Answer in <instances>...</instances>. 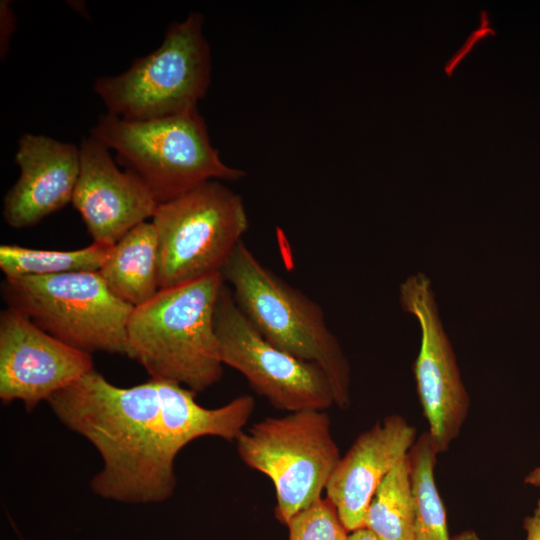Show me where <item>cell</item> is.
<instances>
[{
  "mask_svg": "<svg viewBox=\"0 0 540 540\" xmlns=\"http://www.w3.org/2000/svg\"><path fill=\"white\" fill-rule=\"evenodd\" d=\"M236 449L248 467L272 481L283 524L321 498L341 457L330 418L319 410L258 421L236 439Z\"/></svg>",
  "mask_w": 540,
  "mask_h": 540,
  "instance_id": "8",
  "label": "cell"
},
{
  "mask_svg": "<svg viewBox=\"0 0 540 540\" xmlns=\"http://www.w3.org/2000/svg\"><path fill=\"white\" fill-rule=\"evenodd\" d=\"M120 300L138 307L159 291V248L155 228L146 221L127 232L98 271Z\"/></svg>",
  "mask_w": 540,
  "mask_h": 540,
  "instance_id": "15",
  "label": "cell"
},
{
  "mask_svg": "<svg viewBox=\"0 0 540 540\" xmlns=\"http://www.w3.org/2000/svg\"><path fill=\"white\" fill-rule=\"evenodd\" d=\"M527 485L540 487V465L531 470L524 478Z\"/></svg>",
  "mask_w": 540,
  "mask_h": 540,
  "instance_id": "24",
  "label": "cell"
},
{
  "mask_svg": "<svg viewBox=\"0 0 540 540\" xmlns=\"http://www.w3.org/2000/svg\"><path fill=\"white\" fill-rule=\"evenodd\" d=\"M79 149L80 172L71 203L93 242L114 245L152 218L159 204L138 175L118 168L102 143L85 137Z\"/></svg>",
  "mask_w": 540,
  "mask_h": 540,
  "instance_id": "12",
  "label": "cell"
},
{
  "mask_svg": "<svg viewBox=\"0 0 540 540\" xmlns=\"http://www.w3.org/2000/svg\"><path fill=\"white\" fill-rule=\"evenodd\" d=\"M1 295L7 307L76 349L127 356L134 307L116 297L98 271L5 278Z\"/></svg>",
  "mask_w": 540,
  "mask_h": 540,
  "instance_id": "6",
  "label": "cell"
},
{
  "mask_svg": "<svg viewBox=\"0 0 540 540\" xmlns=\"http://www.w3.org/2000/svg\"><path fill=\"white\" fill-rule=\"evenodd\" d=\"M348 540H380L375 534L368 529L360 528L349 533Z\"/></svg>",
  "mask_w": 540,
  "mask_h": 540,
  "instance_id": "23",
  "label": "cell"
},
{
  "mask_svg": "<svg viewBox=\"0 0 540 540\" xmlns=\"http://www.w3.org/2000/svg\"><path fill=\"white\" fill-rule=\"evenodd\" d=\"M114 245L92 242L77 250H42L15 244L0 246V269L5 278L96 272Z\"/></svg>",
  "mask_w": 540,
  "mask_h": 540,
  "instance_id": "17",
  "label": "cell"
},
{
  "mask_svg": "<svg viewBox=\"0 0 540 540\" xmlns=\"http://www.w3.org/2000/svg\"><path fill=\"white\" fill-rule=\"evenodd\" d=\"M221 275L238 308L259 334L281 350L318 365L331 382L335 406L348 408L350 364L322 307L263 265L243 241Z\"/></svg>",
  "mask_w": 540,
  "mask_h": 540,
  "instance_id": "3",
  "label": "cell"
},
{
  "mask_svg": "<svg viewBox=\"0 0 540 540\" xmlns=\"http://www.w3.org/2000/svg\"><path fill=\"white\" fill-rule=\"evenodd\" d=\"M414 517L407 455L389 472L374 493L364 527L380 540H413Z\"/></svg>",
  "mask_w": 540,
  "mask_h": 540,
  "instance_id": "18",
  "label": "cell"
},
{
  "mask_svg": "<svg viewBox=\"0 0 540 540\" xmlns=\"http://www.w3.org/2000/svg\"><path fill=\"white\" fill-rule=\"evenodd\" d=\"M221 273L159 290L135 307L127 326V356L150 378L179 383L198 393L223 375L215 309Z\"/></svg>",
  "mask_w": 540,
  "mask_h": 540,
  "instance_id": "2",
  "label": "cell"
},
{
  "mask_svg": "<svg viewBox=\"0 0 540 540\" xmlns=\"http://www.w3.org/2000/svg\"><path fill=\"white\" fill-rule=\"evenodd\" d=\"M20 173L3 199V218L14 229L31 227L72 202L80 172V149L33 133L18 140Z\"/></svg>",
  "mask_w": 540,
  "mask_h": 540,
  "instance_id": "14",
  "label": "cell"
},
{
  "mask_svg": "<svg viewBox=\"0 0 540 540\" xmlns=\"http://www.w3.org/2000/svg\"><path fill=\"white\" fill-rule=\"evenodd\" d=\"M221 361L241 373L251 388L275 409L325 411L335 405L326 373L268 342L250 324L224 283L215 309Z\"/></svg>",
  "mask_w": 540,
  "mask_h": 540,
  "instance_id": "9",
  "label": "cell"
},
{
  "mask_svg": "<svg viewBox=\"0 0 540 540\" xmlns=\"http://www.w3.org/2000/svg\"><path fill=\"white\" fill-rule=\"evenodd\" d=\"M438 455L428 431L417 437L408 453L415 515L413 540H452L435 481Z\"/></svg>",
  "mask_w": 540,
  "mask_h": 540,
  "instance_id": "16",
  "label": "cell"
},
{
  "mask_svg": "<svg viewBox=\"0 0 540 540\" xmlns=\"http://www.w3.org/2000/svg\"><path fill=\"white\" fill-rule=\"evenodd\" d=\"M15 16L10 1L0 3V54L3 60L8 53L10 38L15 28Z\"/></svg>",
  "mask_w": 540,
  "mask_h": 540,
  "instance_id": "21",
  "label": "cell"
},
{
  "mask_svg": "<svg viewBox=\"0 0 540 540\" xmlns=\"http://www.w3.org/2000/svg\"><path fill=\"white\" fill-rule=\"evenodd\" d=\"M404 311L420 327V347L413 365L417 395L438 452H446L458 437L470 408L455 353L444 331L429 278L423 273L407 277L399 287Z\"/></svg>",
  "mask_w": 540,
  "mask_h": 540,
  "instance_id": "10",
  "label": "cell"
},
{
  "mask_svg": "<svg viewBox=\"0 0 540 540\" xmlns=\"http://www.w3.org/2000/svg\"><path fill=\"white\" fill-rule=\"evenodd\" d=\"M151 222L159 248V290L221 273L249 227L242 198L219 180L159 204Z\"/></svg>",
  "mask_w": 540,
  "mask_h": 540,
  "instance_id": "7",
  "label": "cell"
},
{
  "mask_svg": "<svg viewBox=\"0 0 540 540\" xmlns=\"http://www.w3.org/2000/svg\"><path fill=\"white\" fill-rule=\"evenodd\" d=\"M90 136L148 186L158 204L210 180L237 181L244 171L226 165L213 147L198 109L150 120L101 114Z\"/></svg>",
  "mask_w": 540,
  "mask_h": 540,
  "instance_id": "4",
  "label": "cell"
},
{
  "mask_svg": "<svg viewBox=\"0 0 540 540\" xmlns=\"http://www.w3.org/2000/svg\"><path fill=\"white\" fill-rule=\"evenodd\" d=\"M94 369L92 355L51 336L23 313H0V399L30 411Z\"/></svg>",
  "mask_w": 540,
  "mask_h": 540,
  "instance_id": "11",
  "label": "cell"
},
{
  "mask_svg": "<svg viewBox=\"0 0 540 540\" xmlns=\"http://www.w3.org/2000/svg\"><path fill=\"white\" fill-rule=\"evenodd\" d=\"M196 394L154 378L118 387L93 369L48 403L68 429L99 452L103 467L91 480L94 493L122 503L150 504L173 495L175 459L187 444L204 436L236 441L255 409L250 395L206 408L197 403Z\"/></svg>",
  "mask_w": 540,
  "mask_h": 540,
  "instance_id": "1",
  "label": "cell"
},
{
  "mask_svg": "<svg viewBox=\"0 0 540 540\" xmlns=\"http://www.w3.org/2000/svg\"><path fill=\"white\" fill-rule=\"evenodd\" d=\"M203 16L174 22L160 46L124 72L98 77L93 91L107 112L126 120H150L197 109L211 80L212 59Z\"/></svg>",
  "mask_w": 540,
  "mask_h": 540,
  "instance_id": "5",
  "label": "cell"
},
{
  "mask_svg": "<svg viewBox=\"0 0 540 540\" xmlns=\"http://www.w3.org/2000/svg\"><path fill=\"white\" fill-rule=\"evenodd\" d=\"M288 540H348L349 533L333 504L319 498L286 524Z\"/></svg>",
  "mask_w": 540,
  "mask_h": 540,
  "instance_id": "19",
  "label": "cell"
},
{
  "mask_svg": "<svg viewBox=\"0 0 540 540\" xmlns=\"http://www.w3.org/2000/svg\"><path fill=\"white\" fill-rule=\"evenodd\" d=\"M416 435V428L405 418L388 415L362 432L340 457L325 491L348 532L364 528L374 493L408 455Z\"/></svg>",
  "mask_w": 540,
  "mask_h": 540,
  "instance_id": "13",
  "label": "cell"
},
{
  "mask_svg": "<svg viewBox=\"0 0 540 540\" xmlns=\"http://www.w3.org/2000/svg\"><path fill=\"white\" fill-rule=\"evenodd\" d=\"M523 528L526 532L525 540H540V499L531 515L525 517Z\"/></svg>",
  "mask_w": 540,
  "mask_h": 540,
  "instance_id": "22",
  "label": "cell"
},
{
  "mask_svg": "<svg viewBox=\"0 0 540 540\" xmlns=\"http://www.w3.org/2000/svg\"><path fill=\"white\" fill-rule=\"evenodd\" d=\"M452 540H481L473 530H465L452 537Z\"/></svg>",
  "mask_w": 540,
  "mask_h": 540,
  "instance_id": "25",
  "label": "cell"
},
{
  "mask_svg": "<svg viewBox=\"0 0 540 540\" xmlns=\"http://www.w3.org/2000/svg\"><path fill=\"white\" fill-rule=\"evenodd\" d=\"M496 31L490 25L489 14L487 11L480 13V25L466 39L460 49L447 61L444 71L447 76H451L461 60L475 47L477 42L488 36H495Z\"/></svg>",
  "mask_w": 540,
  "mask_h": 540,
  "instance_id": "20",
  "label": "cell"
}]
</instances>
